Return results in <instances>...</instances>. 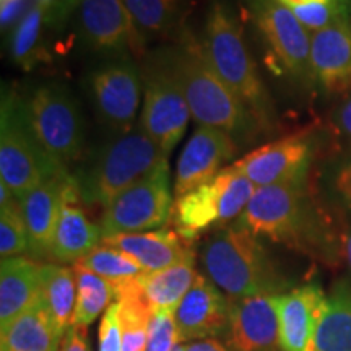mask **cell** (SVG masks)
<instances>
[{
	"mask_svg": "<svg viewBox=\"0 0 351 351\" xmlns=\"http://www.w3.org/2000/svg\"><path fill=\"white\" fill-rule=\"evenodd\" d=\"M319 191L333 210L351 217V148L328 156L317 173Z\"/></svg>",
	"mask_w": 351,
	"mask_h": 351,
	"instance_id": "f546056e",
	"label": "cell"
},
{
	"mask_svg": "<svg viewBox=\"0 0 351 351\" xmlns=\"http://www.w3.org/2000/svg\"><path fill=\"white\" fill-rule=\"evenodd\" d=\"M218 176L221 181V228H226L241 218L257 186L234 165L223 168Z\"/></svg>",
	"mask_w": 351,
	"mask_h": 351,
	"instance_id": "d6a6232c",
	"label": "cell"
},
{
	"mask_svg": "<svg viewBox=\"0 0 351 351\" xmlns=\"http://www.w3.org/2000/svg\"><path fill=\"white\" fill-rule=\"evenodd\" d=\"M140 41L165 38L181 21V0H122Z\"/></svg>",
	"mask_w": 351,
	"mask_h": 351,
	"instance_id": "83f0119b",
	"label": "cell"
},
{
	"mask_svg": "<svg viewBox=\"0 0 351 351\" xmlns=\"http://www.w3.org/2000/svg\"><path fill=\"white\" fill-rule=\"evenodd\" d=\"M314 85L327 96L351 91V16L341 19L311 36Z\"/></svg>",
	"mask_w": 351,
	"mask_h": 351,
	"instance_id": "e0dca14e",
	"label": "cell"
},
{
	"mask_svg": "<svg viewBox=\"0 0 351 351\" xmlns=\"http://www.w3.org/2000/svg\"><path fill=\"white\" fill-rule=\"evenodd\" d=\"M186 351H232V350H228L221 341L215 339H207V340L192 341V343H189L186 346Z\"/></svg>",
	"mask_w": 351,
	"mask_h": 351,
	"instance_id": "b9f144b4",
	"label": "cell"
},
{
	"mask_svg": "<svg viewBox=\"0 0 351 351\" xmlns=\"http://www.w3.org/2000/svg\"><path fill=\"white\" fill-rule=\"evenodd\" d=\"M181 341L207 340L223 335L230 327V300L205 275L194 285L174 311Z\"/></svg>",
	"mask_w": 351,
	"mask_h": 351,
	"instance_id": "ac0fdd59",
	"label": "cell"
},
{
	"mask_svg": "<svg viewBox=\"0 0 351 351\" xmlns=\"http://www.w3.org/2000/svg\"><path fill=\"white\" fill-rule=\"evenodd\" d=\"M41 263L28 257L3 258L0 265V332L43 300Z\"/></svg>",
	"mask_w": 351,
	"mask_h": 351,
	"instance_id": "44dd1931",
	"label": "cell"
},
{
	"mask_svg": "<svg viewBox=\"0 0 351 351\" xmlns=\"http://www.w3.org/2000/svg\"><path fill=\"white\" fill-rule=\"evenodd\" d=\"M315 351H351V287L333 285L315 333Z\"/></svg>",
	"mask_w": 351,
	"mask_h": 351,
	"instance_id": "d4e9b609",
	"label": "cell"
},
{
	"mask_svg": "<svg viewBox=\"0 0 351 351\" xmlns=\"http://www.w3.org/2000/svg\"><path fill=\"white\" fill-rule=\"evenodd\" d=\"M77 263L99 275L101 278L108 280L111 285L122 283L125 280L147 274L130 256L106 244L96 245L93 251Z\"/></svg>",
	"mask_w": 351,
	"mask_h": 351,
	"instance_id": "1f68e13d",
	"label": "cell"
},
{
	"mask_svg": "<svg viewBox=\"0 0 351 351\" xmlns=\"http://www.w3.org/2000/svg\"><path fill=\"white\" fill-rule=\"evenodd\" d=\"M169 56L197 125L226 132L238 145L256 142L263 134L247 108L215 72L204 44L191 29L179 32L178 43L169 47Z\"/></svg>",
	"mask_w": 351,
	"mask_h": 351,
	"instance_id": "7a4b0ae2",
	"label": "cell"
},
{
	"mask_svg": "<svg viewBox=\"0 0 351 351\" xmlns=\"http://www.w3.org/2000/svg\"><path fill=\"white\" fill-rule=\"evenodd\" d=\"M26 121L43 152L57 166H69L82 156L85 125L78 103L67 88L43 85L25 101Z\"/></svg>",
	"mask_w": 351,
	"mask_h": 351,
	"instance_id": "ba28073f",
	"label": "cell"
},
{
	"mask_svg": "<svg viewBox=\"0 0 351 351\" xmlns=\"http://www.w3.org/2000/svg\"><path fill=\"white\" fill-rule=\"evenodd\" d=\"M179 341L174 311H156L148 326L147 351H171Z\"/></svg>",
	"mask_w": 351,
	"mask_h": 351,
	"instance_id": "d590c367",
	"label": "cell"
},
{
	"mask_svg": "<svg viewBox=\"0 0 351 351\" xmlns=\"http://www.w3.org/2000/svg\"><path fill=\"white\" fill-rule=\"evenodd\" d=\"M319 152V135L304 129L254 148L234 166L257 187L300 184L313 179Z\"/></svg>",
	"mask_w": 351,
	"mask_h": 351,
	"instance_id": "8fae6325",
	"label": "cell"
},
{
	"mask_svg": "<svg viewBox=\"0 0 351 351\" xmlns=\"http://www.w3.org/2000/svg\"><path fill=\"white\" fill-rule=\"evenodd\" d=\"M99 351H122V330L117 302H112L101 319Z\"/></svg>",
	"mask_w": 351,
	"mask_h": 351,
	"instance_id": "8d00e7d4",
	"label": "cell"
},
{
	"mask_svg": "<svg viewBox=\"0 0 351 351\" xmlns=\"http://www.w3.org/2000/svg\"><path fill=\"white\" fill-rule=\"evenodd\" d=\"M28 252V234L19 199L0 207V256L19 257Z\"/></svg>",
	"mask_w": 351,
	"mask_h": 351,
	"instance_id": "836d02e7",
	"label": "cell"
},
{
	"mask_svg": "<svg viewBox=\"0 0 351 351\" xmlns=\"http://www.w3.org/2000/svg\"><path fill=\"white\" fill-rule=\"evenodd\" d=\"M252 21L267 47V64L275 75L296 85H314L311 64V34L291 8L278 0L251 3Z\"/></svg>",
	"mask_w": 351,
	"mask_h": 351,
	"instance_id": "9c48e42d",
	"label": "cell"
},
{
	"mask_svg": "<svg viewBox=\"0 0 351 351\" xmlns=\"http://www.w3.org/2000/svg\"><path fill=\"white\" fill-rule=\"evenodd\" d=\"M293 13L296 19L301 21L307 32H320V29L327 28L341 19L351 16V10L343 5L341 0H332L326 3H309V5H302L293 8Z\"/></svg>",
	"mask_w": 351,
	"mask_h": 351,
	"instance_id": "e575fe53",
	"label": "cell"
},
{
	"mask_svg": "<svg viewBox=\"0 0 351 351\" xmlns=\"http://www.w3.org/2000/svg\"><path fill=\"white\" fill-rule=\"evenodd\" d=\"M83 0H56L52 5L46 10V21L51 26H62L67 21L70 12L75 10L77 5H80Z\"/></svg>",
	"mask_w": 351,
	"mask_h": 351,
	"instance_id": "f35d334b",
	"label": "cell"
},
{
	"mask_svg": "<svg viewBox=\"0 0 351 351\" xmlns=\"http://www.w3.org/2000/svg\"><path fill=\"white\" fill-rule=\"evenodd\" d=\"M258 2H265V0H251V3H258Z\"/></svg>",
	"mask_w": 351,
	"mask_h": 351,
	"instance_id": "c3c4849f",
	"label": "cell"
},
{
	"mask_svg": "<svg viewBox=\"0 0 351 351\" xmlns=\"http://www.w3.org/2000/svg\"><path fill=\"white\" fill-rule=\"evenodd\" d=\"M171 351H186V346H182V345H176L173 350Z\"/></svg>",
	"mask_w": 351,
	"mask_h": 351,
	"instance_id": "bcb514c9",
	"label": "cell"
},
{
	"mask_svg": "<svg viewBox=\"0 0 351 351\" xmlns=\"http://www.w3.org/2000/svg\"><path fill=\"white\" fill-rule=\"evenodd\" d=\"M341 247H343V258L351 271V223L341 221Z\"/></svg>",
	"mask_w": 351,
	"mask_h": 351,
	"instance_id": "7bdbcfd3",
	"label": "cell"
},
{
	"mask_svg": "<svg viewBox=\"0 0 351 351\" xmlns=\"http://www.w3.org/2000/svg\"><path fill=\"white\" fill-rule=\"evenodd\" d=\"M77 204V200H67L60 210L51 254V258L57 262L77 263L103 239L101 228Z\"/></svg>",
	"mask_w": 351,
	"mask_h": 351,
	"instance_id": "603a6c76",
	"label": "cell"
},
{
	"mask_svg": "<svg viewBox=\"0 0 351 351\" xmlns=\"http://www.w3.org/2000/svg\"><path fill=\"white\" fill-rule=\"evenodd\" d=\"M238 223L257 238L287 245L327 267L339 265L343 257L341 223L314 179L257 187Z\"/></svg>",
	"mask_w": 351,
	"mask_h": 351,
	"instance_id": "6da1fadb",
	"label": "cell"
},
{
	"mask_svg": "<svg viewBox=\"0 0 351 351\" xmlns=\"http://www.w3.org/2000/svg\"><path fill=\"white\" fill-rule=\"evenodd\" d=\"M143 108L138 127L166 156L181 142L191 109L171 64L169 47H161L143 57Z\"/></svg>",
	"mask_w": 351,
	"mask_h": 351,
	"instance_id": "8992f818",
	"label": "cell"
},
{
	"mask_svg": "<svg viewBox=\"0 0 351 351\" xmlns=\"http://www.w3.org/2000/svg\"><path fill=\"white\" fill-rule=\"evenodd\" d=\"M62 337L41 300L2 332L0 351H57Z\"/></svg>",
	"mask_w": 351,
	"mask_h": 351,
	"instance_id": "cb8c5ba5",
	"label": "cell"
},
{
	"mask_svg": "<svg viewBox=\"0 0 351 351\" xmlns=\"http://www.w3.org/2000/svg\"><path fill=\"white\" fill-rule=\"evenodd\" d=\"M341 2H343V5L346 8H350V10H351V0H341Z\"/></svg>",
	"mask_w": 351,
	"mask_h": 351,
	"instance_id": "7dc6e473",
	"label": "cell"
},
{
	"mask_svg": "<svg viewBox=\"0 0 351 351\" xmlns=\"http://www.w3.org/2000/svg\"><path fill=\"white\" fill-rule=\"evenodd\" d=\"M77 276V302L73 314V326L86 328L101 313L112 304L114 287L108 280L101 278L85 267L73 263Z\"/></svg>",
	"mask_w": 351,
	"mask_h": 351,
	"instance_id": "f1b7e54d",
	"label": "cell"
},
{
	"mask_svg": "<svg viewBox=\"0 0 351 351\" xmlns=\"http://www.w3.org/2000/svg\"><path fill=\"white\" fill-rule=\"evenodd\" d=\"M176 231L194 244L204 232L221 228V181L217 174L174 202L173 217Z\"/></svg>",
	"mask_w": 351,
	"mask_h": 351,
	"instance_id": "7402d4cb",
	"label": "cell"
},
{
	"mask_svg": "<svg viewBox=\"0 0 351 351\" xmlns=\"http://www.w3.org/2000/svg\"><path fill=\"white\" fill-rule=\"evenodd\" d=\"M78 29L88 49L98 54L122 57L132 52L142 59L147 52L122 0H83Z\"/></svg>",
	"mask_w": 351,
	"mask_h": 351,
	"instance_id": "4fadbf2b",
	"label": "cell"
},
{
	"mask_svg": "<svg viewBox=\"0 0 351 351\" xmlns=\"http://www.w3.org/2000/svg\"><path fill=\"white\" fill-rule=\"evenodd\" d=\"M43 302L62 335L73 326L77 302L75 270L46 263L41 267Z\"/></svg>",
	"mask_w": 351,
	"mask_h": 351,
	"instance_id": "484cf974",
	"label": "cell"
},
{
	"mask_svg": "<svg viewBox=\"0 0 351 351\" xmlns=\"http://www.w3.org/2000/svg\"><path fill=\"white\" fill-rule=\"evenodd\" d=\"M202 44L215 72L247 108L263 134L274 130L275 109L269 91L238 20L219 0H213L210 7Z\"/></svg>",
	"mask_w": 351,
	"mask_h": 351,
	"instance_id": "277c9868",
	"label": "cell"
},
{
	"mask_svg": "<svg viewBox=\"0 0 351 351\" xmlns=\"http://www.w3.org/2000/svg\"><path fill=\"white\" fill-rule=\"evenodd\" d=\"M67 200H82L78 184L70 173L47 179L19 199L32 257L51 258L60 210Z\"/></svg>",
	"mask_w": 351,
	"mask_h": 351,
	"instance_id": "5bb4252c",
	"label": "cell"
},
{
	"mask_svg": "<svg viewBox=\"0 0 351 351\" xmlns=\"http://www.w3.org/2000/svg\"><path fill=\"white\" fill-rule=\"evenodd\" d=\"M278 300L280 295L230 300L228 340L232 351H282Z\"/></svg>",
	"mask_w": 351,
	"mask_h": 351,
	"instance_id": "2e32d148",
	"label": "cell"
},
{
	"mask_svg": "<svg viewBox=\"0 0 351 351\" xmlns=\"http://www.w3.org/2000/svg\"><path fill=\"white\" fill-rule=\"evenodd\" d=\"M54 2H56V0H38V3L44 8V10H47V8H49Z\"/></svg>",
	"mask_w": 351,
	"mask_h": 351,
	"instance_id": "f6af8a7d",
	"label": "cell"
},
{
	"mask_svg": "<svg viewBox=\"0 0 351 351\" xmlns=\"http://www.w3.org/2000/svg\"><path fill=\"white\" fill-rule=\"evenodd\" d=\"M238 150L239 145L226 132L204 125L197 127L179 155L174 194L181 197L212 181Z\"/></svg>",
	"mask_w": 351,
	"mask_h": 351,
	"instance_id": "9a60e30c",
	"label": "cell"
},
{
	"mask_svg": "<svg viewBox=\"0 0 351 351\" xmlns=\"http://www.w3.org/2000/svg\"><path fill=\"white\" fill-rule=\"evenodd\" d=\"M200 263L205 276L231 301L257 295H282L288 287L261 238L238 221L215 231L204 241Z\"/></svg>",
	"mask_w": 351,
	"mask_h": 351,
	"instance_id": "3957f363",
	"label": "cell"
},
{
	"mask_svg": "<svg viewBox=\"0 0 351 351\" xmlns=\"http://www.w3.org/2000/svg\"><path fill=\"white\" fill-rule=\"evenodd\" d=\"M60 351H90V345L86 341L85 328L72 326L65 332Z\"/></svg>",
	"mask_w": 351,
	"mask_h": 351,
	"instance_id": "ab89813d",
	"label": "cell"
},
{
	"mask_svg": "<svg viewBox=\"0 0 351 351\" xmlns=\"http://www.w3.org/2000/svg\"><path fill=\"white\" fill-rule=\"evenodd\" d=\"M330 125L337 137L345 143V148H351V91L341 96L333 108Z\"/></svg>",
	"mask_w": 351,
	"mask_h": 351,
	"instance_id": "74e56055",
	"label": "cell"
},
{
	"mask_svg": "<svg viewBox=\"0 0 351 351\" xmlns=\"http://www.w3.org/2000/svg\"><path fill=\"white\" fill-rule=\"evenodd\" d=\"M168 161L158 145L137 127L109 140L73 174L82 202L108 207L122 192Z\"/></svg>",
	"mask_w": 351,
	"mask_h": 351,
	"instance_id": "5b68a950",
	"label": "cell"
},
{
	"mask_svg": "<svg viewBox=\"0 0 351 351\" xmlns=\"http://www.w3.org/2000/svg\"><path fill=\"white\" fill-rule=\"evenodd\" d=\"M90 93L101 124L117 134L134 129L143 93L142 69L129 56L112 60L93 70Z\"/></svg>",
	"mask_w": 351,
	"mask_h": 351,
	"instance_id": "7c38bea8",
	"label": "cell"
},
{
	"mask_svg": "<svg viewBox=\"0 0 351 351\" xmlns=\"http://www.w3.org/2000/svg\"><path fill=\"white\" fill-rule=\"evenodd\" d=\"M278 2L293 10V8H296V7L309 5V3H326V2H332V0H278Z\"/></svg>",
	"mask_w": 351,
	"mask_h": 351,
	"instance_id": "ee69618b",
	"label": "cell"
},
{
	"mask_svg": "<svg viewBox=\"0 0 351 351\" xmlns=\"http://www.w3.org/2000/svg\"><path fill=\"white\" fill-rule=\"evenodd\" d=\"M327 296L317 283H307L280 295V350L315 351V333Z\"/></svg>",
	"mask_w": 351,
	"mask_h": 351,
	"instance_id": "d6986e66",
	"label": "cell"
},
{
	"mask_svg": "<svg viewBox=\"0 0 351 351\" xmlns=\"http://www.w3.org/2000/svg\"><path fill=\"white\" fill-rule=\"evenodd\" d=\"M101 243L130 256L147 274L169 269L186 262H195L194 244L173 230L106 236Z\"/></svg>",
	"mask_w": 351,
	"mask_h": 351,
	"instance_id": "ffe728a7",
	"label": "cell"
},
{
	"mask_svg": "<svg viewBox=\"0 0 351 351\" xmlns=\"http://www.w3.org/2000/svg\"><path fill=\"white\" fill-rule=\"evenodd\" d=\"M69 173L39 147L26 121L25 99L3 91L0 112V181L16 199L57 174Z\"/></svg>",
	"mask_w": 351,
	"mask_h": 351,
	"instance_id": "52a82bcc",
	"label": "cell"
},
{
	"mask_svg": "<svg viewBox=\"0 0 351 351\" xmlns=\"http://www.w3.org/2000/svg\"><path fill=\"white\" fill-rule=\"evenodd\" d=\"M168 161L142 181L117 195L101 217L103 238L163 228L173 217Z\"/></svg>",
	"mask_w": 351,
	"mask_h": 351,
	"instance_id": "30bf717a",
	"label": "cell"
},
{
	"mask_svg": "<svg viewBox=\"0 0 351 351\" xmlns=\"http://www.w3.org/2000/svg\"><path fill=\"white\" fill-rule=\"evenodd\" d=\"M197 275L199 274L195 271L194 262H186L140 276L145 298L152 306L153 313L176 311V307L194 285Z\"/></svg>",
	"mask_w": 351,
	"mask_h": 351,
	"instance_id": "4316f807",
	"label": "cell"
},
{
	"mask_svg": "<svg viewBox=\"0 0 351 351\" xmlns=\"http://www.w3.org/2000/svg\"><path fill=\"white\" fill-rule=\"evenodd\" d=\"M26 7V0H7L2 2V28L12 25Z\"/></svg>",
	"mask_w": 351,
	"mask_h": 351,
	"instance_id": "60d3db41",
	"label": "cell"
},
{
	"mask_svg": "<svg viewBox=\"0 0 351 351\" xmlns=\"http://www.w3.org/2000/svg\"><path fill=\"white\" fill-rule=\"evenodd\" d=\"M46 21V10L36 3L23 19L20 20L12 36V57L21 69L32 70L43 62L46 52L43 47V23Z\"/></svg>",
	"mask_w": 351,
	"mask_h": 351,
	"instance_id": "4dcf8cb0",
	"label": "cell"
}]
</instances>
